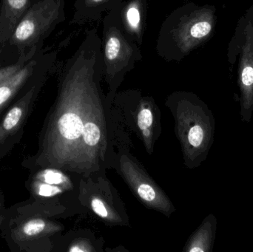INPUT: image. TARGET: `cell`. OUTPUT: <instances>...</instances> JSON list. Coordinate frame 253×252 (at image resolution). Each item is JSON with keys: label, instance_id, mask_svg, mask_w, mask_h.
<instances>
[{"label": "cell", "instance_id": "1", "mask_svg": "<svg viewBox=\"0 0 253 252\" xmlns=\"http://www.w3.org/2000/svg\"><path fill=\"white\" fill-rule=\"evenodd\" d=\"M216 20L214 5L188 2L178 7L162 23L156 47L158 55L167 62H180L212 38Z\"/></svg>", "mask_w": 253, "mask_h": 252}, {"label": "cell", "instance_id": "2", "mask_svg": "<svg viewBox=\"0 0 253 252\" xmlns=\"http://www.w3.org/2000/svg\"><path fill=\"white\" fill-rule=\"evenodd\" d=\"M232 65L238 61L241 118L250 123L253 113V4L238 21L227 49Z\"/></svg>", "mask_w": 253, "mask_h": 252}, {"label": "cell", "instance_id": "3", "mask_svg": "<svg viewBox=\"0 0 253 252\" xmlns=\"http://www.w3.org/2000/svg\"><path fill=\"white\" fill-rule=\"evenodd\" d=\"M102 53L104 74L110 80L123 78L142 59L139 45L126 35L115 9L102 19Z\"/></svg>", "mask_w": 253, "mask_h": 252}, {"label": "cell", "instance_id": "4", "mask_svg": "<svg viewBox=\"0 0 253 252\" xmlns=\"http://www.w3.org/2000/svg\"><path fill=\"white\" fill-rule=\"evenodd\" d=\"M65 0H37L19 21L9 38L21 55L45 38L65 19Z\"/></svg>", "mask_w": 253, "mask_h": 252}, {"label": "cell", "instance_id": "5", "mask_svg": "<svg viewBox=\"0 0 253 252\" xmlns=\"http://www.w3.org/2000/svg\"><path fill=\"white\" fill-rule=\"evenodd\" d=\"M114 8L126 35L141 46L147 24V0H124Z\"/></svg>", "mask_w": 253, "mask_h": 252}, {"label": "cell", "instance_id": "6", "mask_svg": "<svg viewBox=\"0 0 253 252\" xmlns=\"http://www.w3.org/2000/svg\"><path fill=\"white\" fill-rule=\"evenodd\" d=\"M32 0H1L0 9V43L9 41Z\"/></svg>", "mask_w": 253, "mask_h": 252}, {"label": "cell", "instance_id": "7", "mask_svg": "<svg viewBox=\"0 0 253 252\" xmlns=\"http://www.w3.org/2000/svg\"><path fill=\"white\" fill-rule=\"evenodd\" d=\"M121 1L120 0H75L71 23L83 25L101 20L108 11Z\"/></svg>", "mask_w": 253, "mask_h": 252}, {"label": "cell", "instance_id": "8", "mask_svg": "<svg viewBox=\"0 0 253 252\" xmlns=\"http://www.w3.org/2000/svg\"><path fill=\"white\" fill-rule=\"evenodd\" d=\"M35 87L28 91L7 112L0 124V144L14 134L23 124L29 111Z\"/></svg>", "mask_w": 253, "mask_h": 252}, {"label": "cell", "instance_id": "9", "mask_svg": "<svg viewBox=\"0 0 253 252\" xmlns=\"http://www.w3.org/2000/svg\"><path fill=\"white\" fill-rule=\"evenodd\" d=\"M36 62L25 65L19 72L0 84V111L13 99L34 72Z\"/></svg>", "mask_w": 253, "mask_h": 252}, {"label": "cell", "instance_id": "10", "mask_svg": "<svg viewBox=\"0 0 253 252\" xmlns=\"http://www.w3.org/2000/svg\"><path fill=\"white\" fill-rule=\"evenodd\" d=\"M56 129L61 137L68 140H74L81 136L84 125L78 115L72 112H66L59 117Z\"/></svg>", "mask_w": 253, "mask_h": 252}, {"label": "cell", "instance_id": "11", "mask_svg": "<svg viewBox=\"0 0 253 252\" xmlns=\"http://www.w3.org/2000/svg\"><path fill=\"white\" fill-rule=\"evenodd\" d=\"M217 221L213 216H209L208 220L202 226L193 245L190 249V252H205L211 251L215 238Z\"/></svg>", "mask_w": 253, "mask_h": 252}, {"label": "cell", "instance_id": "12", "mask_svg": "<svg viewBox=\"0 0 253 252\" xmlns=\"http://www.w3.org/2000/svg\"><path fill=\"white\" fill-rule=\"evenodd\" d=\"M46 229L47 223L42 219H30L24 222L16 229L14 236L17 241H29L44 233Z\"/></svg>", "mask_w": 253, "mask_h": 252}, {"label": "cell", "instance_id": "13", "mask_svg": "<svg viewBox=\"0 0 253 252\" xmlns=\"http://www.w3.org/2000/svg\"><path fill=\"white\" fill-rule=\"evenodd\" d=\"M34 51H35V48L31 49L30 50V53L28 54L25 53V54L21 55L20 58L16 63L0 68V84L4 82L6 80L9 79L10 77L19 72L25 66L27 61L33 56Z\"/></svg>", "mask_w": 253, "mask_h": 252}, {"label": "cell", "instance_id": "14", "mask_svg": "<svg viewBox=\"0 0 253 252\" xmlns=\"http://www.w3.org/2000/svg\"><path fill=\"white\" fill-rule=\"evenodd\" d=\"M36 179L39 181L51 185L62 184L65 180V176L62 173L53 170H46L41 172L37 175Z\"/></svg>", "mask_w": 253, "mask_h": 252}, {"label": "cell", "instance_id": "15", "mask_svg": "<svg viewBox=\"0 0 253 252\" xmlns=\"http://www.w3.org/2000/svg\"><path fill=\"white\" fill-rule=\"evenodd\" d=\"M84 142L89 146H95L97 144L100 139V130L94 123L88 122L84 126Z\"/></svg>", "mask_w": 253, "mask_h": 252}, {"label": "cell", "instance_id": "16", "mask_svg": "<svg viewBox=\"0 0 253 252\" xmlns=\"http://www.w3.org/2000/svg\"><path fill=\"white\" fill-rule=\"evenodd\" d=\"M35 191L38 195L44 197L53 196L61 192L60 189L54 185L49 184L44 182L42 183L39 180H37L35 183Z\"/></svg>", "mask_w": 253, "mask_h": 252}, {"label": "cell", "instance_id": "17", "mask_svg": "<svg viewBox=\"0 0 253 252\" xmlns=\"http://www.w3.org/2000/svg\"><path fill=\"white\" fill-rule=\"evenodd\" d=\"M153 123V115L148 109H143L138 114V124L141 130H144L150 127Z\"/></svg>", "mask_w": 253, "mask_h": 252}, {"label": "cell", "instance_id": "18", "mask_svg": "<svg viewBox=\"0 0 253 252\" xmlns=\"http://www.w3.org/2000/svg\"><path fill=\"white\" fill-rule=\"evenodd\" d=\"M138 193L141 198L147 201H152L156 198V192L152 186L148 184L140 185L138 189Z\"/></svg>", "mask_w": 253, "mask_h": 252}, {"label": "cell", "instance_id": "19", "mask_svg": "<svg viewBox=\"0 0 253 252\" xmlns=\"http://www.w3.org/2000/svg\"><path fill=\"white\" fill-rule=\"evenodd\" d=\"M92 208L93 211L102 217H106L108 216V211L105 208L103 203L97 198H95L92 201Z\"/></svg>", "mask_w": 253, "mask_h": 252}, {"label": "cell", "instance_id": "20", "mask_svg": "<svg viewBox=\"0 0 253 252\" xmlns=\"http://www.w3.org/2000/svg\"><path fill=\"white\" fill-rule=\"evenodd\" d=\"M120 1H124V0H120Z\"/></svg>", "mask_w": 253, "mask_h": 252}]
</instances>
